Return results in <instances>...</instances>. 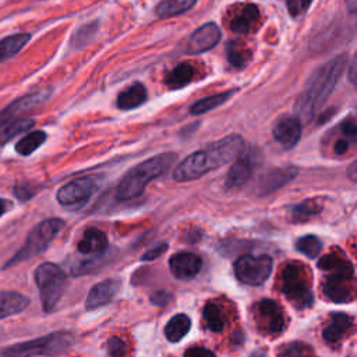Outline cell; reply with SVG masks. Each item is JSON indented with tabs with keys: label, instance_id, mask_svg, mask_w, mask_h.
Instances as JSON below:
<instances>
[{
	"label": "cell",
	"instance_id": "cell-7",
	"mask_svg": "<svg viewBox=\"0 0 357 357\" xmlns=\"http://www.w3.org/2000/svg\"><path fill=\"white\" fill-rule=\"evenodd\" d=\"M35 282L41 293L43 312H54L66 289V274L54 263H43L35 271Z\"/></svg>",
	"mask_w": 357,
	"mask_h": 357
},
{
	"label": "cell",
	"instance_id": "cell-8",
	"mask_svg": "<svg viewBox=\"0 0 357 357\" xmlns=\"http://www.w3.org/2000/svg\"><path fill=\"white\" fill-rule=\"evenodd\" d=\"M274 268L272 259L267 254L263 256H241L235 263V274L237 279L248 286H260L271 275Z\"/></svg>",
	"mask_w": 357,
	"mask_h": 357
},
{
	"label": "cell",
	"instance_id": "cell-43",
	"mask_svg": "<svg viewBox=\"0 0 357 357\" xmlns=\"http://www.w3.org/2000/svg\"><path fill=\"white\" fill-rule=\"evenodd\" d=\"M34 190L31 188V186H28V184H17L16 187H14V194H16V197L19 198V199H21V201H27V199H30L32 195H34Z\"/></svg>",
	"mask_w": 357,
	"mask_h": 357
},
{
	"label": "cell",
	"instance_id": "cell-1",
	"mask_svg": "<svg viewBox=\"0 0 357 357\" xmlns=\"http://www.w3.org/2000/svg\"><path fill=\"white\" fill-rule=\"evenodd\" d=\"M244 148V138L239 134H230L221 138L207 148L193 152L182 161L173 172V179L179 183L191 182L215 171L235 160Z\"/></svg>",
	"mask_w": 357,
	"mask_h": 357
},
{
	"label": "cell",
	"instance_id": "cell-2",
	"mask_svg": "<svg viewBox=\"0 0 357 357\" xmlns=\"http://www.w3.org/2000/svg\"><path fill=\"white\" fill-rule=\"evenodd\" d=\"M347 66V56L339 55L317 67L297 98L294 112L300 122H310L331 96Z\"/></svg>",
	"mask_w": 357,
	"mask_h": 357
},
{
	"label": "cell",
	"instance_id": "cell-11",
	"mask_svg": "<svg viewBox=\"0 0 357 357\" xmlns=\"http://www.w3.org/2000/svg\"><path fill=\"white\" fill-rule=\"evenodd\" d=\"M272 136L285 149H292L301 137V122L294 115H282L274 123Z\"/></svg>",
	"mask_w": 357,
	"mask_h": 357
},
{
	"label": "cell",
	"instance_id": "cell-15",
	"mask_svg": "<svg viewBox=\"0 0 357 357\" xmlns=\"http://www.w3.org/2000/svg\"><path fill=\"white\" fill-rule=\"evenodd\" d=\"M50 95H52V92H50L49 89H42V91L25 95L20 99L14 100L13 104H10L5 111H2V113H0V122L20 118L23 113L45 104Z\"/></svg>",
	"mask_w": 357,
	"mask_h": 357
},
{
	"label": "cell",
	"instance_id": "cell-41",
	"mask_svg": "<svg viewBox=\"0 0 357 357\" xmlns=\"http://www.w3.org/2000/svg\"><path fill=\"white\" fill-rule=\"evenodd\" d=\"M184 357H217L215 353L207 347H201V346H194L186 350Z\"/></svg>",
	"mask_w": 357,
	"mask_h": 357
},
{
	"label": "cell",
	"instance_id": "cell-10",
	"mask_svg": "<svg viewBox=\"0 0 357 357\" xmlns=\"http://www.w3.org/2000/svg\"><path fill=\"white\" fill-rule=\"evenodd\" d=\"M261 161V152L256 147H246L241 149L240 154L236 157V161L233 162L230 171L228 172L225 186L228 188H235L246 183L254 169Z\"/></svg>",
	"mask_w": 357,
	"mask_h": 357
},
{
	"label": "cell",
	"instance_id": "cell-40",
	"mask_svg": "<svg viewBox=\"0 0 357 357\" xmlns=\"http://www.w3.org/2000/svg\"><path fill=\"white\" fill-rule=\"evenodd\" d=\"M166 250H168V244H166V243H162V244H160V246H157V247H154V248H151V250L147 251L145 254H142L141 260H142V261L157 260L158 257L162 256V254H164Z\"/></svg>",
	"mask_w": 357,
	"mask_h": 357
},
{
	"label": "cell",
	"instance_id": "cell-24",
	"mask_svg": "<svg viewBox=\"0 0 357 357\" xmlns=\"http://www.w3.org/2000/svg\"><path fill=\"white\" fill-rule=\"evenodd\" d=\"M34 119L28 118H17L0 122V145H5L19 134L28 131L34 126Z\"/></svg>",
	"mask_w": 357,
	"mask_h": 357
},
{
	"label": "cell",
	"instance_id": "cell-27",
	"mask_svg": "<svg viewBox=\"0 0 357 357\" xmlns=\"http://www.w3.org/2000/svg\"><path fill=\"white\" fill-rule=\"evenodd\" d=\"M198 0H162L155 8V14L161 19H171L190 12Z\"/></svg>",
	"mask_w": 357,
	"mask_h": 357
},
{
	"label": "cell",
	"instance_id": "cell-33",
	"mask_svg": "<svg viewBox=\"0 0 357 357\" xmlns=\"http://www.w3.org/2000/svg\"><path fill=\"white\" fill-rule=\"evenodd\" d=\"M46 141V133L45 131H32L30 134H27L25 137H23L17 145H16V151L17 154L23 155V157H27V155H31L34 151H36L43 142Z\"/></svg>",
	"mask_w": 357,
	"mask_h": 357
},
{
	"label": "cell",
	"instance_id": "cell-22",
	"mask_svg": "<svg viewBox=\"0 0 357 357\" xmlns=\"http://www.w3.org/2000/svg\"><path fill=\"white\" fill-rule=\"evenodd\" d=\"M30 299L17 292H0V320L24 312Z\"/></svg>",
	"mask_w": 357,
	"mask_h": 357
},
{
	"label": "cell",
	"instance_id": "cell-25",
	"mask_svg": "<svg viewBox=\"0 0 357 357\" xmlns=\"http://www.w3.org/2000/svg\"><path fill=\"white\" fill-rule=\"evenodd\" d=\"M194 74H195L194 66L188 62H183L177 65L171 73H168L165 78V84L169 89H180L193 81Z\"/></svg>",
	"mask_w": 357,
	"mask_h": 357
},
{
	"label": "cell",
	"instance_id": "cell-20",
	"mask_svg": "<svg viewBox=\"0 0 357 357\" xmlns=\"http://www.w3.org/2000/svg\"><path fill=\"white\" fill-rule=\"evenodd\" d=\"M147 88L141 83H134L118 95L116 107L120 111H131L144 105L147 102Z\"/></svg>",
	"mask_w": 357,
	"mask_h": 357
},
{
	"label": "cell",
	"instance_id": "cell-34",
	"mask_svg": "<svg viewBox=\"0 0 357 357\" xmlns=\"http://www.w3.org/2000/svg\"><path fill=\"white\" fill-rule=\"evenodd\" d=\"M202 314H204V321H206L207 327L213 332H221L225 328V325H226L225 316L217 304L207 303L206 307H204Z\"/></svg>",
	"mask_w": 357,
	"mask_h": 357
},
{
	"label": "cell",
	"instance_id": "cell-32",
	"mask_svg": "<svg viewBox=\"0 0 357 357\" xmlns=\"http://www.w3.org/2000/svg\"><path fill=\"white\" fill-rule=\"evenodd\" d=\"M323 211V206L317 199H307L297 206H293L289 213H290V219L293 222H305L312 219L313 217L318 215Z\"/></svg>",
	"mask_w": 357,
	"mask_h": 357
},
{
	"label": "cell",
	"instance_id": "cell-17",
	"mask_svg": "<svg viewBox=\"0 0 357 357\" xmlns=\"http://www.w3.org/2000/svg\"><path fill=\"white\" fill-rule=\"evenodd\" d=\"M120 289V281L116 278H109L96 283L88 293L85 305L88 310H95L108 304L113 300Z\"/></svg>",
	"mask_w": 357,
	"mask_h": 357
},
{
	"label": "cell",
	"instance_id": "cell-21",
	"mask_svg": "<svg viewBox=\"0 0 357 357\" xmlns=\"http://www.w3.org/2000/svg\"><path fill=\"white\" fill-rule=\"evenodd\" d=\"M109 247L107 235L99 229H87L77 248L83 254H104Z\"/></svg>",
	"mask_w": 357,
	"mask_h": 357
},
{
	"label": "cell",
	"instance_id": "cell-5",
	"mask_svg": "<svg viewBox=\"0 0 357 357\" xmlns=\"http://www.w3.org/2000/svg\"><path fill=\"white\" fill-rule=\"evenodd\" d=\"M65 228V222L59 218H50L38 224L28 235L25 244L14 254V257L5 266V268H10L16 264L24 263L36 257L38 254L45 251L54 239L61 233Z\"/></svg>",
	"mask_w": 357,
	"mask_h": 357
},
{
	"label": "cell",
	"instance_id": "cell-36",
	"mask_svg": "<svg viewBox=\"0 0 357 357\" xmlns=\"http://www.w3.org/2000/svg\"><path fill=\"white\" fill-rule=\"evenodd\" d=\"M96 32H98V24L96 23H88V24L80 27L74 32V35L72 36V41H70L72 47L80 49V47L87 46L95 38Z\"/></svg>",
	"mask_w": 357,
	"mask_h": 357
},
{
	"label": "cell",
	"instance_id": "cell-9",
	"mask_svg": "<svg viewBox=\"0 0 357 357\" xmlns=\"http://www.w3.org/2000/svg\"><path fill=\"white\" fill-rule=\"evenodd\" d=\"M104 177L99 175L74 179L59 188L58 201L65 207L80 206L88 201L102 186Z\"/></svg>",
	"mask_w": 357,
	"mask_h": 357
},
{
	"label": "cell",
	"instance_id": "cell-47",
	"mask_svg": "<svg viewBox=\"0 0 357 357\" xmlns=\"http://www.w3.org/2000/svg\"><path fill=\"white\" fill-rule=\"evenodd\" d=\"M354 78H356V59H353L350 65V81L354 83Z\"/></svg>",
	"mask_w": 357,
	"mask_h": 357
},
{
	"label": "cell",
	"instance_id": "cell-37",
	"mask_svg": "<svg viewBox=\"0 0 357 357\" xmlns=\"http://www.w3.org/2000/svg\"><path fill=\"white\" fill-rule=\"evenodd\" d=\"M282 357H316L314 350L301 342H293L282 350Z\"/></svg>",
	"mask_w": 357,
	"mask_h": 357
},
{
	"label": "cell",
	"instance_id": "cell-46",
	"mask_svg": "<svg viewBox=\"0 0 357 357\" xmlns=\"http://www.w3.org/2000/svg\"><path fill=\"white\" fill-rule=\"evenodd\" d=\"M345 5H346V8H347V10H349V13H356V10H357V0H345Z\"/></svg>",
	"mask_w": 357,
	"mask_h": 357
},
{
	"label": "cell",
	"instance_id": "cell-23",
	"mask_svg": "<svg viewBox=\"0 0 357 357\" xmlns=\"http://www.w3.org/2000/svg\"><path fill=\"white\" fill-rule=\"evenodd\" d=\"M351 324L353 320L350 316L345 313H335L332 314L331 323L323 331V336L329 343L339 342L345 336V334L351 328Z\"/></svg>",
	"mask_w": 357,
	"mask_h": 357
},
{
	"label": "cell",
	"instance_id": "cell-26",
	"mask_svg": "<svg viewBox=\"0 0 357 357\" xmlns=\"http://www.w3.org/2000/svg\"><path fill=\"white\" fill-rule=\"evenodd\" d=\"M350 281L335 279V278H325L323 283L324 294L335 303H346L351 300V293L349 289Z\"/></svg>",
	"mask_w": 357,
	"mask_h": 357
},
{
	"label": "cell",
	"instance_id": "cell-13",
	"mask_svg": "<svg viewBox=\"0 0 357 357\" xmlns=\"http://www.w3.org/2000/svg\"><path fill=\"white\" fill-rule=\"evenodd\" d=\"M257 317L260 325L271 335L281 334L285 328V314L281 305L271 300L266 299L257 304Z\"/></svg>",
	"mask_w": 357,
	"mask_h": 357
},
{
	"label": "cell",
	"instance_id": "cell-19",
	"mask_svg": "<svg viewBox=\"0 0 357 357\" xmlns=\"http://www.w3.org/2000/svg\"><path fill=\"white\" fill-rule=\"evenodd\" d=\"M260 19H261L260 9L256 5L252 3L244 5L232 17L230 30L236 34H250L257 30Z\"/></svg>",
	"mask_w": 357,
	"mask_h": 357
},
{
	"label": "cell",
	"instance_id": "cell-28",
	"mask_svg": "<svg viewBox=\"0 0 357 357\" xmlns=\"http://www.w3.org/2000/svg\"><path fill=\"white\" fill-rule=\"evenodd\" d=\"M31 39L30 34H14L0 41V63H3L13 56H16L20 50Z\"/></svg>",
	"mask_w": 357,
	"mask_h": 357
},
{
	"label": "cell",
	"instance_id": "cell-16",
	"mask_svg": "<svg viewBox=\"0 0 357 357\" xmlns=\"http://www.w3.org/2000/svg\"><path fill=\"white\" fill-rule=\"evenodd\" d=\"M299 173V169L296 166H286V168H277L270 172H267L257 184L256 193L261 197L268 195L278 188L283 187L289 182H292Z\"/></svg>",
	"mask_w": 357,
	"mask_h": 357
},
{
	"label": "cell",
	"instance_id": "cell-12",
	"mask_svg": "<svg viewBox=\"0 0 357 357\" xmlns=\"http://www.w3.org/2000/svg\"><path fill=\"white\" fill-rule=\"evenodd\" d=\"M222 38L221 28L215 23H207L197 28L188 41V54L199 55L215 47Z\"/></svg>",
	"mask_w": 357,
	"mask_h": 357
},
{
	"label": "cell",
	"instance_id": "cell-48",
	"mask_svg": "<svg viewBox=\"0 0 357 357\" xmlns=\"http://www.w3.org/2000/svg\"><path fill=\"white\" fill-rule=\"evenodd\" d=\"M6 201L0 198V217H2L5 213H6Z\"/></svg>",
	"mask_w": 357,
	"mask_h": 357
},
{
	"label": "cell",
	"instance_id": "cell-42",
	"mask_svg": "<svg viewBox=\"0 0 357 357\" xmlns=\"http://www.w3.org/2000/svg\"><path fill=\"white\" fill-rule=\"evenodd\" d=\"M340 131L346 136L347 140H356V134H357V127L353 119H346L340 123Z\"/></svg>",
	"mask_w": 357,
	"mask_h": 357
},
{
	"label": "cell",
	"instance_id": "cell-18",
	"mask_svg": "<svg viewBox=\"0 0 357 357\" xmlns=\"http://www.w3.org/2000/svg\"><path fill=\"white\" fill-rule=\"evenodd\" d=\"M318 268L327 272V278L351 281L354 275V268L351 263L343 257H340L336 252L327 254L318 263Z\"/></svg>",
	"mask_w": 357,
	"mask_h": 357
},
{
	"label": "cell",
	"instance_id": "cell-14",
	"mask_svg": "<svg viewBox=\"0 0 357 357\" xmlns=\"http://www.w3.org/2000/svg\"><path fill=\"white\" fill-rule=\"evenodd\" d=\"M169 268L175 278L188 281L199 274L202 268V260L194 252H177L171 257Z\"/></svg>",
	"mask_w": 357,
	"mask_h": 357
},
{
	"label": "cell",
	"instance_id": "cell-31",
	"mask_svg": "<svg viewBox=\"0 0 357 357\" xmlns=\"http://www.w3.org/2000/svg\"><path fill=\"white\" fill-rule=\"evenodd\" d=\"M226 58L233 67L243 69L250 62L251 52L244 42L229 41L226 45Z\"/></svg>",
	"mask_w": 357,
	"mask_h": 357
},
{
	"label": "cell",
	"instance_id": "cell-35",
	"mask_svg": "<svg viewBox=\"0 0 357 357\" xmlns=\"http://www.w3.org/2000/svg\"><path fill=\"white\" fill-rule=\"evenodd\" d=\"M296 248H297V251L304 254L305 257L314 259L320 254V251L323 248V243H321V240L317 236L307 235V236L300 237L296 241Z\"/></svg>",
	"mask_w": 357,
	"mask_h": 357
},
{
	"label": "cell",
	"instance_id": "cell-38",
	"mask_svg": "<svg viewBox=\"0 0 357 357\" xmlns=\"http://www.w3.org/2000/svg\"><path fill=\"white\" fill-rule=\"evenodd\" d=\"M313 0H286V8L293 19H299L307 13Z\"/></svg>",
	"mask_w": 357,
	"mask_h": 357
},
{
	"label": "cell",
	"instance_id": "cell-6",
	"mask_svg": "<svg viewBox=\"0 0 357 357\" xmlns=\"http://www.w3.org/2000/svg\"><path fill=\"white\" fill-rule=\"evenodd\" d=\"M281 290L299 310L310 309L314 304V293L307 271L297 263H290L283 268Z\"/></svg>",
	"mask_w": 357,
	"mask_h": 357
},
{
	"label": "cell",
	"instance_id": "cell-39",
	"mask_svg": "<svg viewBox=\"0 0 357 357\" xmlns=\"http://www.w3.org/2000/svg\"><path fill=\"white\" fill-rule=\"evenodd\" d=\"M108 354L111 357H125L127 354V343L122 338H111L108 342Z\"/></svg>",
	"mask_w": 357,
	"mask_h": 357
},
{
	"label": "cell",
	"instance_id": "cell-3",
	"mask_svg": "<svg viewBox=\"0 0 357 357\" xmlns=\"http://www.w3.org/2000/svg\"><path fill=\"white\" fill-rule=\"evenodd\" d=\"M177 161L175 152H164V154L152 157L140 165L134 166L127 175L120 180L116 194L119 199L129 201L137 198L142 194L149 182L155 180L165 175Z\"/></svg>",
	"mask_w": 357,
	"mask_h": 357
},
{
	"label": "cell",
	"instance_id": "cell-4",
	"mask_svg": "<svg viewBox=\"0 0 357 357\" xmlns=\"http://www.w3.org/2000/svg\"><path fill=\"white\" fill-rule=\"evenodd\" d=\"M74 345V335L67 331H59L46 336L13 345L3 351V357H35L58 356L67 351Z\"/></svg>",
	"mask_w": 357,
	"mask_h": 357
},
{
	"label": "cell",
	"instance_id": "cell-44",
	"mask_svg": "<svg viewBox=\"0 0 357 357\" xmlns=\"http://www.w3.org/2000/svg\"><path fill=\"white\" fill-rule=\"evenodd\" d=\"M349 147H350V144H349V140H347V138H340V140H338V141L334 144V152H335V155H343V154H346V152L349 151Z\"/></svg>",
	"mask_w": 357,
	"mask_h": 357
},
{
	"label": "cell",
	"instance_id": "cell-30",
	"mask_svg": "<svg viewBox=\"0 0 357 357\" xmlns=\"http://www.w3.org/2000/svg\"><path fill=\"white\" fill-rule=\"evenodd\" d=\"M235 94L233 89L226 91V92H221L217 95H211L207 98H202L199 100H197L195 104L191 105L190 108V113L191 115H204L210 111H214L217 108H219L221 105H224L226 100H229V98Z\"/></svg>",
	"mask_w": 357,
	"mask_h": 357
},
{
	"label": "cell",
	"instance_id": "cell-29",
	"mask_svg": "<svg viewBox=\"0 0 357 357\" xmlns=\"http://www.w3.org/2000/svg\"><path fill=\"white\" fill-rule=\"evenodd\" d=\"M190 328H191L190 317L187 314H176L166 324L165 336L172 343L180 342L188 334Z\"/></svg>",
	"mask_w": 357,
	"mask_h": 357
},
{
	"label": "cell",
	"instance_id": "cell-45",
	"mask_svg": "<svg viewBox=\"0 0 357 357\" xmlns=\"http://www.w3.org/2000/svg\"><path fill=\"white\" fill-rule=\"evenodd\" d=\"M171 300V296L166 292H158L151 297V301L157 305H165Z\"/></svg>",
	"mask_w": 357,
	"mask_h": 357
}]
</instances>
